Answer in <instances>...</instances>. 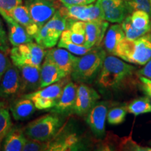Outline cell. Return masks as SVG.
Segmentation results:
<instances>
[{
	"label": "cell",
	"mask_w": 151,
	"mask_h": 151,
	"mask_svg": "<svg viewBox=\"0 0 151 151\" xmlns=\"http://www.w3.org/2000/svg\"><path fill=\"white\" fill-rule=\"evenodd\" d=\"M134 66L117 58L106 57L102 67L97 76V83L100 88L106 90H118L126 85L136 72Z\"/></svg>",
	"instance_id": "6da1fadb"
},
{
	"label": "cell",
	"mask_w": 151,
	"mask_h": 151,
	"mask_svg": "<svg viewBox=\"0 0 151 151\" xmlns=\"http://www.w3.org/2000/svg\"><path fill=\"white\" fill-rule=\"evenodd\" d=\"M106 51L101 47H95L88 53L78 58L72 72L70 74L73 81L78 83H91L97 77Z\"/></svg>",
	"instance_id": "7a4b0ae2"
},
{
	"label": "cell",
	"mask_w": 151,
	"mask_h": 151,
	"mask_svg": "<svg viewBox=\"0 0 151 151\" xmlns=\"http://www.w3.org/2000/svg\"><path fill=\"white\" fill-rule=\"evenodd\" d=\"M116 56L128 63L146 65L151 59V32L135 39L124 37L119 43Z\"/></svg>",
	"instance_id": "3957f363"
},
{
	"label": "cell",
	"mask_w": 151,
	"mask_h": 151,
	"mask_svg": "<svg viewBox=\"0 0 151 151\" xmlns=\"http://www.w3.org/2000/svg\"><path fill=\"white\" fill-rule=\"evenodd\" d=\"M61 124L58 114L51 113L30 122L24 129V132L27 139L47 142L53 139Z\"/></svg>",
	"instance_id": "277c9868"
},
{
	"label": "cell",
	"mask_w": 151,
	"mask_h": 151,
	"mask_svg": "<svg viewBox=\"0 0 151 151\" xmlns=\"http://www.w3.org/2000/svg\"><path fill=\"white\" fill-rule=\"evenodd\" d=\"M69 81L70 77L67 76L58 82L44 87L41 90L25 94L23 97L31 99L38 110H50L58 102L64 87Z\"/></svg>",
	"instance_id": "5b68a950"
},
{
	"label": "cell",
	"mask_w": 151,
	"mask_h": 151,
	"mask_svg": "<svg viewBox=\"0 0 151 151\" xmlns=\"http://www.w3.org/2000/svg\"><path fill=\"white\" fill-rule=\"evenodd\" d=\"M46 52L44 48L32 41L13 46L9 53L12 63L16 67L32 65L40 67Z\"/></svg>",
	"instance_id": "8992f818"
},
{
	"label": "cell",
	"mask_w": 151,
	"mask_h": 151,
	"mask_svg": "<svg viewBox=\"0 0 151 151\" xmlns=\"http://www.w3.org/2000/svg\"><path fill=\"white\" fill-rule=\"evenodd\" d=\"M59 10L67 18L88 22L104 20L102 9L97 1L95 4L87 5H63Z\"/></svg>",
	"instance_id": "52a82bcc"
},
{
	"label": "cell",
	"mask_w": 151,
	"mask_h": 151,
	"mask_svg": "<svg viewBox=\"0 0 151 151\" xmlns=\"http://www.w3.org/2000/svg\"><path fill=\"white\" fill-rule=\"evenodd\" d=\"M24 6L39 29L58 10V4L54 0H25Z\"/></svg>",
	"instance_id": "ba28073f"
},
{
	"label": "cell",
	"mask_w": 151,
	"mask_h": 151,
	"mask_svg": "<svg viewBox=\"0 0 151 151\" xmlns=\"http://www.w3.org/2000/svg\"><path fill=\"white\" fill-rule=\"evenodd\" d=\"M99 99L100 95L93 88L86 83H80L77 88L72 113L79 116L87 115Z\"/></svg>",
	"instance_id": "9c48e42d"
},
{
	"label": "cell",
	"mask_w": 151,
	"mask_h": 151,
	"mask_svg": "<svg viewBox=\"0 0 151 151\" xmlns=\"http://www.w3.org/2000/svg\"><path fill=\"white\" fill-rule=\"evenodd\" d=\"M108 109V103L101 101L96 103L87 113V124L97 138L103 137L105 134V122Z\"/></svg>",
	"instance_id": "30bf717a"
},
{
	"label": "cell",
	"mask_w": 151,
	"mask_h": 151,
	"mask_svg": "<svg viewBox=\"0 0 151 151\" xmlns=\"http://www.w3.org/2000/svg\"><path fill=\"white\" fill-rule=\"evenodd\" d=\"M20 72L18 68L10 62L0 81V97L8 98L20 90Z\"/></svg>",
	"instance_id": "8fae6325"
},
{
	"label": "cell",
	"mask_w": 151,
	"mask_h": 151,
	"mask_svg": "<svg viewBox=\"0 0 151 151\" xmlns=\"http://www.w3.org/2000/svg\"><path fill=\"white\" fill-rule=\"evenodd\" d=\"M0 16L6 22L8 28V39L13 46L33 41V37L28 34L22 26L16 22L5 11L0 9Z\"/></svg>",
	"instance_id": "7c38bea8"
},
{
	"label": "cell",
	"mask_w": 151,
	"mask_h": 151,
	"mask_svg": "<svg viewBox=\"0 0 151 151\" xmlns=\"http://www.w3.org/2000/svg\"><path fill=\"white\" fill-rule=\"evenodd\" d=\"M17 67L20 72V93L32 92L40 88V67L32 65Z\"/></svg>",
	"instance_id": "4fadbf2b"
},
{
	"label": "cell",
	"mask_w": 151,
	"mask_h": 151,
	"mask_svg": "<svg viewBox=\"0 0 151 151\" xmlns=\"http://www.w3.org/2000/svg\"><path fill=\"white\" fill-rule=\"evenodd\" d=\"M77 88L78 86L75 83L69 81L64 87L61 96L58 99V102L50 110V112L58 115L72 113L76 97Z\"/></svg>",
	"instance_id": "5bb4252c"
},
{
	"label": "cell",
	"mask_w": 151,
	"mask_h": 151,
	"mask_svg": "<svg viewBox=\"0 0 151 151\" xmlns=\"http://www.w3.org/2000/svg\"><path fill=\"white\" fill-rule=\"evenodd\" d=\"M86 23V41L85 46L88 48L99 46L102 43L109 22L105 20H92L85 22Z\"/></svg>",
	"instance_id": "9a60e30c"
},
{
	"label": "cell",
	"mask_w": 151,
	"mask_h": 151,
	"mask_svg": "<svg viewBox=\"0 0 151 151\" xmlns=\"http://www.w3.org/2000/svg\"><path fill=\"white\" fill-rule=\"evenodd\" d=\"M67 76L55 63L46 55L44 61L40 67V88L58 82Z\"/></svg>",
	"instance_id": "2e32d148"
},
{
	"label": "cell",
	"mask_w": 151,
	"mask_h": 151,
	"mask_svg": "<svg viewBox=\"0 0 151 151\" xmlns=\"http://www.w3.org/2000/svg\"><path fill=\"white\" fill-rule=\"evenodd\" d=\"M46 55L67 76H70L78 60V57L74 56L66 49L59 47L51 48L47 51Z\"/></svg>",
	"instance_id": "e0dca14e"
},
{
	"label": "cell",
	"mask_w": 151,
	"mask_h": 151,
	"mask_svg": "<svg viewBox=\"0 0 151 151\" xmlns=\"http://www.w3.org/2000/svg\"><path fill=\"white\" fill-rule=\"evenodd\" d=\"M60 39L74 43L76 44L85 46V41H86L85 22L67 18V29L62 33Z\"/></svg>",
	"instance_id": "ac0fdd59"
},
{
	"label": "cell",
	"mask_w": 151,
	"mask_h": 151,
	"mask_svg": "<svg viewBox=\"0 0 151 151\" xmlns=\"http://www.w3.org/2000/svg\"><path fill=\"white\" fill-rule=\"evenodd\" d=\"M8 14L16 22H18L20 25L22 26L31 37H34V36L39 31V27L33 21L25 6L22 4L17 6L12 10L9 11Z\"/></svg>",
	"instance_id": "d6986e66"
},
{
	"label": "cell",
	"mask_w": 151,
	"mask_h": 151,
	"mask_svg": "<svg viewBox=\"0 0 151 151\" xmlns=\"http://www.w3.org/2000/svg\"><path fill=\"white\" fill-rule=\"evenodd\" d=\"M36 109L33 101L23 96L15 100L10 106L11 115L16 120H24L29 118L35 112Z\"/></svg>",
	"instance_id": "ffe728a7"
},
{
	"label": "cell",
	"mask_w": 151,
	"mask_h": 151,
	"mask_svg": "<svg viewBox=\"0 0 151 151\" xmlns=\"http://www.w3.org/2000/svg\"><path fill=\"white\" fill-rule=\"evenodd\" d=\"M27 140V138L24 134V129L20 127H12L5 135L3 143V150H22V148Z\"/></svg>",
	"instance_id": "44dd1931"
},
{
	"label": "cell",
	"mask_w": 151,
	"mask_h": 151,
	"mask_svg": "<svg viewBox=\"0 0 151 151\" xmlns=\"http://www.w3.org/2000/svg\"><path fill=\"white\" fill-rule=\"evenodd\" d=\"M125 37V35L120 24L111 25L104 38L103 44L104 50L108 53L116 55L119 43Z\"/></svg>",
	"instance_id": "7402d4cb"
},
{
	"label": "cell",
	"mask_w": 151,
	"mask_h": 151,
	"mask_svg": "<svg viewBox=\"0 0 151 151\" xmlns=\"http://www.w3.org/2000/svg\"><path fill=\"white\" fill-rule=\"evenodd\" d=\"M61 35L59 32L45 24L39 29L33 38L36 43L43 48H52L58 43Z\"/></svg>",
	"instance_id": "603a6c76"
},
{
	"label": "cell",
	"mask_w": 151,
	"mask_h": 151,
	"mask_svg": "<svg viewBox=\"0 0 151 151\" xmlns=\"http://www.w3.org/2000/svg\"><path fill=\"white\" fill-rule=\"evenodd\" d=\"M133 10L130 6L128 1H124L121 4L113 7L103 12L104 18L106 21L113 23H121L124 19L130 14Z\"/></svg>",
	"instance_id": "cb8c5ba5"
},
{
	"label": "cell",
	"mask_w": 151,
	"mask_h": 151,
	"mask_svg": "<svg viewBox=\"0 0 151 151\" xmlns=\"http://www.w3.org/2000/svg\"><path fill=\"white\" fill-rule=\"evenodd\" d=\"M127 112L134 116L151 113V101L148 96L139 97L127 106Z\"/></svg>",
	"instance_id": "d4e9b609"
},
{
	"label": "cell",
	"mask_w": 151,
	"mask_h": 151,
	"mask_svg": "<svg viewBox=\"0 0 151 151\" xmlns=\"http://www.w3.org/2000/svg\"><path fill=\"white\" fill-rule=\"evenodd\" d=\"M131 21L133 26L138 29L151 30L150 16L143 11L137 10L132 13Z\"/></svg>",
	"instance_id": "484cf974"
},
{
	"label": "cell",
	"mask_w": 151,
	"mask_h": 151,
	"mask_svg": "<svg viewBox=\"0 0 151 151\" xmlns=\"http://www.w3.org/2000/svg\"><path fill=\"white\" fill-rule=\"evenodd\" d=\"M12 125L10 109L5 101H0V134H6Z\"/></svg>",
	"instance_id": "4316f807"
},
{
	"label": "cell",
	"mask_w": 151,
	"mask_h": 151,
	"mask_svg": "<svg viewBox=\"0 0 151 151\" xmlns=\"http://www.w3.org/2000/svg\"><path fill=\"white\" fill-rule=\"evenodd\" d=\"M120 24L125 35V37L129 39H135L151 32L150 29H138L134 27L132 23L130 15L126 17Z\"/></svg>",
	"instance_id": "83f0119b"
},
{
	"label": "cell",
	"mask_w": 151,
	"mask_h": 151,
	"mask_svg": "<svg viewBox=\"0 0 151 151\" xmlns=\"http://www.w3.org/2000/svg\"><path fill=\"white\" fill-rule=\"evenodd\" d=\"M127 113V106H117L110 109L106 116L108 122L112 125H118L122 123L125 120Z\"/></svg>",
	"instance_id": "f1b7e54d"
},
{
	"label": "cell",
	"mask_w": 151,
	"mask_h": 151,
	"mask_svg": "<svg viewBox=\"0 0 151 151\" xmlns=\"http://www.w3.org/2000/svg\"><path fill=\"white\" fill-rule=\"evenodd\" d=\"M58 46L59 48H65L69 51L71 53L78 55H83L88 53L90 51L95 48H88L84 45H78L74 43L69 42V41H62L61 39H59L58 43Z\"/></svg>",
	"instance_id": "f546056e"
},
{
	"label": "cell",
	"mask_w": 151,
	"mask_h": 151,
	"mask_svg": "<svg viewBox=\"0 0 151 151\" xmlns=\"http://www.w3.org/2000/svg\"><path fill=\"white\" fill-rule=\"evenodd\" d=\"M128 2L133 11L137 10L143 11L151 17L150 0H129Z\"/></svg>",
	"instance_id": "4dcf8cb0"
},
{
	"label": "cell",
	"mask_w": 151,
	"mask_h": 151,
	"mask_svg": "<svg viewBox=\"0 0 151 151\" xmlns=\"http://www.w3.org/2000/svg\"><path fill=\"white\" fill-rule=\"evenodd\" d=\"M46 142H42L33 139H27L25 144L22 148V151H40L46 150Z\"/></svg>",
	"instance_id": "1f68e13d"
},
{
	"label": "cell",
	"mask_w": 151,
	"mask_h": 151,
	"mask_svg": "<svg viewBox=\"0 0 151 151\" xmlns=\"http://www.w3.org/2000/svg\"><path fill=\"white\" fill-rule=\"evenodd\" d=\"M10 50L8 35L4 27L2 20L0 18V51L4 53H9Z\"/></svg>",
	"instance_id": "d6a6232c"
},
{
	"label": "cell",
	"mask_w": 151,
	"mask_h": 151,
	"mask_svg": "<svg viewBox=\"0 0 151 151\" xmlns=\"http://www.w3.org/2000/svg\"><path fill=\"white\" fill-rule=\"evenodd\" d=\"M20 4H22V0H0V9L7 13Z\"/></svg>",
	"instance_id": "836d02e7"
},
{
	"label": "cell",
	"mask_w": 151,
	"mask_h": 151,
	"mask_svg": "<svg viewBox=\"0 0 151 151\" xmlns=\"http://www.w3.org/2000/svg\"><path fill=\"white\" fill-rule=\"evenodd\" d=\"M141 88L143 92L150 98L151 101V79H149L146 77L140 76Z\"/></svg>",
	"instance_id": "e575fe53"
},
{
	"label": "cell",
	"mask_w": 151,
	"mask_h": 151,
	"mask_svg": "<svg viewBox=\"0 0 151 151\" xmlns=\"http://www.w3.org/2000/svg\"><path fill=\"white\" fill-rule=\"evenodd\" d=\"M9 63H10V60L7 58L4 52L0 51V81L6 70Z\"/></svg>",
	"instance_id": "d590c367"
},
{
	"label": "cell",
	"mask_w": 151,
	"mask_h": 151,
	"mask_svg": "<svg viewBox=\"0 0 151 151\" xmlns=\"http://www.w3.org/2000/svg\"><path fill=\"white\" fill-rule=\"evenodd\" d=\"M137 75L151 79V59L147 62L142 69L137 71Z\"/></svg>",
	"instance_id": "8d00e7d4"
},
{
	"label": "cell",
	"mask_w": 151,
	"mask_h": 151,
	"mask_svg": "<svg viewBox=\"0 0 151 151\" xmlns=\"http://www.w3.org/2000/svg\"><path fill=\"white\" fill-rule=\"evenodd\" d=\"M63 5H87L97 0H60Z\"/></svg>",
	"instance_id": "74e56055"
},
{
	"label": "cell",
	"mask_w": 151,
	"mask_h": 151,
	"mask_svg": "<svg viewBox=\"0 0 151 151\" xmlns=\"http://www.w3.org/2000/svg\"><path fill=\"white\" fill-rule=\"evenodd\" d=\"M6 134H0V150H1V141H2V139L4 137H5Z\"/></svg>",
	"instance_id": "f35d334b"
},
{
	"label": "cell",
	"mask_w": 151,
	"mask_h": 151,
	"mask_svg": "<svg viewBox=\"0 0 151 151\" xmlns=\"http://www.w3.org/2000/svg\"><path fill=\"white\" fill-rule=\"evenodd\" d=\"M125 1H129V0H125Z\"/></svg>",
	"instance_id": "ab89813d"
},
{
	"label": "cell",
	"mask_w": 151,
	"mask_h": 151,
	"mask_svg": "<svg viewBox=\"0 0 151 151\" xmlns=\"http://www.w3.org/2000/svg\"><path fill=\"white\" fill-rule=\"evenodd\" d=\"M150 4H151V0H150Z\"/></svg>",
	"instance_id": "60d3db41"
},
{
	"label": "cell",
	"mask_w": 151,
	"mask_h": 151,
	"mask_svg": "<svg viewBox=\"0 0 151 151\" xmlns=\"http://www.w3.org/2000/svg\"></svg>",
	"instance_id": "b9f144b4"
}]
</instances>
